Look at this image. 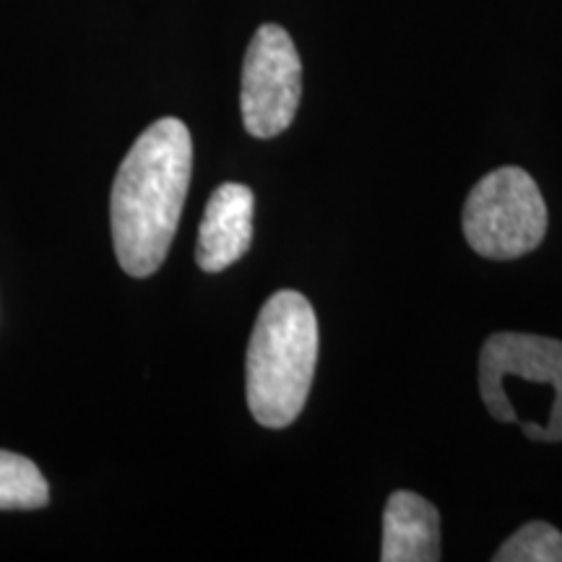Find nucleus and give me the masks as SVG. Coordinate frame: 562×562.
<instances>
[{
	"label": "nucleus",
	"instance_id": "6",
	"mask_svg": "<svg viewBox=\"0 0 562 562\" xmlns=\"http://www.w3.org/2000/svg\"><path fill=\"white\" fill-rule=\"evenodd\" d=\"M256 195L240 182H224L211 193L199 227L195 261L206 273H220L237 263L252 243Z\"/></svg>",
	"mask_w": 562,
	"mask_h": 562
},
{
	"label": "nucleus",
	"instance_id": "3",
	"mask_svg": "<svg viewBox=\"0 0 562 562\" xmlns=\"http://www.w3.org/2000/svg\"><path fill=\"white\" fill-rule=\"evenodd\" d=\"M547 203L533 178L521 167H501L484 175L463 203V237L490 261L529 256L547 235Z\"/></svg>",
	"mask_w": 562,
	"mask_h": 562
},
{
	"label": "nucleus",
	"instance_id": "4",
	"mask_svg": "<svg viewBox=\"0 0 562 562\" xmlns=\"http://www.w3.org/2000/svg\"><path fill=\"white\" fill-rule=\"evenodd\" d=\"M302 100V60L290 32L263 24L252 34L243 63L240 110L245 131L256 138L281 136Z\"/></svg>",
	"mask_w": 562,
	"mask_h": 562
},
{
	"label": "nucleus",
	"instance_id": "8",
	"mask_svg": "<svg viewBox=\"0 0 562 562\" xmlns=\"http://www.w3.org/2000/svg\"><path fill=\"white\" fill-rule=\"evenodd\" d=\"M47 501L50 490L37 463L26 456L0 451V510H34Z\"/></svg>",
	"mask_w": 562,
	"mask_h": 562
},
{
	"label": "nucleus",
	"instance_id": "9",
	"mask_svg": "<svg viewBox=\"0 0 562 562\" xmlns=\"http://www.w3.org/2000/svg\"><path fill=\"white\" fill-rule=\"evenodd\" d=\"M495 562H562V533L544 521H531L518 529L501 550Z\"/></svg>",
	"mask_w": 562,
	"mask_h": 562
},
{
	"label": "nucleus",
	"instance_id": "1",
	"mask_svg": "<svg viewBox=\"0 0 562 562\" xmlns=\"http://www.w3.org/2000/svg\"><path fill=\"white\" fill-rule=\"evenodd\" d=\"M193 172V140L178 117L149 125L112 182L110 227L117 263L136 279L165 263Z\"/></svg>",
	"mask_w": 562,
	"mask_h": 562
},
{
	"label": "nucleus",
	"instance_id": "5",
	"mask_svg": "<svg viewBox=\"0 0 562 562\" xmlns=\"http://www.w3.org/2000/svg\"><path fill=\"white\" fill-rule=\"evenodd\" d=\"M550 393L547 422L531 435L539 442L562 440V341L533 334H495L484 341L480 355V396L487 402L503 385Z\"/></svg>",
	"mask_w": 562,
	"mask_h": 562
},
{
	"label": "nucleus",
	"instance_id": "7",
	"mask_svg": "<svg viewBox=\"0 0 562 562\" xmlns=\"http://www.w3.org/2000/svg\"><path fill=\"white\" fill-rule=\"evenodd\" d=\"M383 562H438L440 513L417 492L398 490L383 513Z\"/></svg>",
	"mask_w": 562,
	"mask_h": 562
},
{
	"label": "nucleus",
	"instance_id": "2",
	"mask_svg": "<svg viewBox=\"0 0 562 562\" xmlns=\"http://www.w3.org/2000/svg\"><path fill=\"white\" fill-rule=\"evenodd\" d=\"M318 364V318L305 294L281 290L266 300L252 328L245 393L258 425L284 430L305 409Z\"/></svg>",
	"mask_w": 562,
	"mask_h": 562
}]
</instances>
